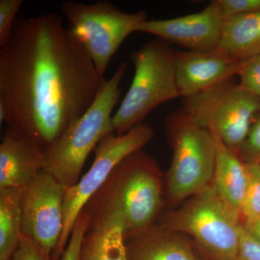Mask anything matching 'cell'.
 Returning <instances> with one entry per match:
<instances>
[{"mask_svg": "<svg viewBox=\"0 0 260 260\" xmlns=\"http://www.w3.org/2000/svg\"><path fill=\"white\" fill-rule=\"evenodd\" d=\"M106 81L56 13L16 19L0 49L5 123L44 152L86 112Z\"/></svg>", "mask_w": 260, "mask_h": 260, "instance_id": "1", "label": "cell"}, {"mask_svg": "<svg viewBox=\"0 0 260 260\" xmlns=\"http://www.w3.org/2000/svg\"><path fill=\"white\" fill-rule=\"evenodd\" d=\"M164 196L161 170L155 159L141 149L116 166L85 206L120 211L126 239L156 223L164 207Z\"/></svg>", "mask_w": 260, "mask_h": 260, "instance_id": "2", "label": "cell"}, {"mask_svg": "<svg viewBox=\"0 0 260 260\" xmlns=\"http://www.w3.org/2000/svg\"><path fill=\"white\" fill-rule=\"evenodd\" d=\"M127 67L126 61L119 65L86 112L73 121L56 143L46 150L47 165L44 171L67 188L79 181L89 154L95 150L101 140L114 133L113 109L120 98L121 80Z\"/></svg>", "mask_w": 260, "mask_h": 260, "instance_id": "3", "label": "cell"}, {"mask_svg": "<svg viewBox=\"0 0 260 260\" xmlns=\"http://www.w3.org/2000/svg\"><path fill=\"white\" fill-rule=\"evenodd\" d=\"M176 52L171 44L157 39L145 43L129 54L134 78L119 109L113 115L117 135L125 134L160 104L179 98L175 66Z\"/></svg>", "mask_w": 260, "mask_h": 260, "instance_id": "4", "label": "cell"}, {"mask_svg": "<svg viewBox=\"0 0 260 260\" xmlns=\"http://www.w3.org/2000/svg\"><path fill=\"white\" fill-rule=\"evenodd\" d=\"M158 224L188 235L209 260L237 259L242 220L212 184L164 215Z\"/></svg>", "mask_w": 260, "mask_h": 260, "instance_id": "5", "label": "cell"}, {"mask_svg": "<svg viewBox=\"0 0 260 260\" xmlns=\"http://www.w3.org/2000/svg\"><path fill=\"white\" fill-rule=\"evenodd\" d=\"M166 131L173 150L166 190L169 204L176 205L212 184L216 141L210 132L196 125L181 109L167 116Z\"/></svg>", "mask_w": 260, "mask_h": 260, "instance_id": "6", "label": "cell"}, {"mask_svg": "<svg viewBox=\"0 0 260 260\" xmlns=\"http://www.w3.org/2000/svg\"><path fill=\"white\" fill-rule=\"evenodd\" d=\"M181 109L196 125L208 130L239 155L253 119L260 113V99L233 78L185 98Z\"/></svg>", "mask_w": 260, "mask_h": 260, "instance_id": "7", "label": "cell"}, {"mask_svg": "<svg viewBox=\"0 0 260 260\" xmlns=\"http://www.w3.org/2000/svg\"><path fill=\"white\" fill-rule=\"evenodd\" d=\"M61 10L71 25L70 30L81 43L103 77L126 37L135 32L139 24L148 20L145 10L124 13L109 1L90 5L64 1L61 4Z\"/></svg>", "mask_w": 260, "mask_h": 260, "instance_id": "8", "label": "cell"}, {"mask_svg": "<svg viewBox=\"0 0 260 260\" xmlns=\"http://www.w3.org/2000/svg\"><path fill=\"white\" fill-rule=\"evenodd\" d=\"M153 137L151 126L141 123L125 134L109 133L101 140L94 150L95 158L91 167L76 184L67 188L64 201V232L54 260L61 259L78 217L105 184L116 166L130 154L143 149Z\"/></svg>", "mask_w": 260, "mask_h": 260, "instance_id": "9", "label": "cell"}, {"mask_svg": "<svg viewBox=\"0 0 260 260\" xmlns=\"http://www.w3.org/2000/svg\"><path fill=\"white\" fill-rule=\"evenodd\" d=\"M66 189L46 171L23 188V234L34 239L52 260L64 232Z\"/></svg>", "mask_w": 260, "mask_h": 260, "instance_id": "10", "label": "cell"}, {"mask_svg": "<svg viewBox=\"0 0 260 260\" xmlns=\"http://www.w3.org/2000/svg\"><path fill=\"white\" fill-rule=\"evenodd\" d=\"M224 18L216 2L193 14L164 20H147L135 32L152 34L169 44L187 51H208L218 49Z\"/></svg>", "mask_w": 260, "mask_h": 260, "instance_id": "11", "label": "cell"}, {"mask_svg": "<svg viewBox=\"0 0 260 260\" xmlns=\"http://www.w3.org/2000/svg\"><path fill=\"white\" fill-rule=\"evenodd\" d=\"M243 61L215 49L176 52V80L179 96L196 95L237 76Z\"/></svg>", "mask_w": 260, "mask_h": 260, "instance_id": "12", "label": "cell"}, {"mask_svg": "<svg viewBox=\"0 0 260 260\" xmlns=\"http://www.w3.org/2000/svg\"><path fill=\"white\" fill-rule=\"evenodd\" d=\"M83 210L89 223L80 260H127L125 223L120 211L88 206Z\"/></svg>", "mask_w": 260, "mask_h": 260, "instance_id": "13", "label": "cell"}, {"mask_svg": "<svg viewBox=\"0 0 260 260\" xmlns=\"http://www.w3.org/2000/svg\"><path fill=\"white\" fill-rule=\"evenodd\" d=\"M46 165L42 148L28 137L7 128L0 144V189L25 188Z\"/></svg>", "mask_w": 260, "mask_h": 260, "instance_id": "14", "label": "cell"}, {"mask_svg": "<svg viewBox=\"0 0 260 260\" xmlns=\"http://www.w3.org/2000/svg\"><path fill=\"white\" fill-rule=\"evenodd\" d=\"M127 260H199L184 234L155 223L126 239Z\"/></svg>", "mask_w": 260, "mask_h": 260, "instance_id": "15", "label": "cell"}, {"mask_svg": "<svg viewBox=\"0 0 260 260\" xmlns=\"http://www.w3.org/2000/svg\"><path fill=\"white\" fill-rule=\"evenodd\" d=\"M216 141V158L212 185L222 200L240 215L248 184L245 162L220 140Z\"/></svg>", "mask_w": 260, "mask_h": 260, "instance_id": "16", "label": "cell"}, {"mask_svg": "<svg viewBox=\"0 0 260 260\" xmlns=\"http://www.w3.org/2000/svg\"><path fill=\"white\" fill-rule=\"evenodd\" d=\"M218 49L239 61L260 54V11L224 19Z\"/></svg>", "mask_w": 260, "mask_h": 260, "instance_id": "17", "label": "cell"}, {"mask_svg": "<svg viewBox=\"0 0 260 260\" xmlns=\"http://www.w3.org/2000/svg\"><path fill=\"white\" fill-rule=\"evenodd\" d=\"M23 188L0 189V260H10L23 234Z\"/></svg>", "mask_w": 260, "mask_h": 260, "instance_id": "18", "label": "cell"}, {"mask_svg": "<svg viewBox=\"0 0 260 260\" xmlns=\"http://www.w3.org/2000/svg\"><path fill=\"white\" fill-rule=\"evenodd\" d=\"M248 184L241 210L242 225H248L260 218V165L246 164Z\"/></svg>", "mask_w": 260, "mask_h": 260, "instance_id": "19", "label": "cell"}, {"mask_svg": "<svg viewBox=\"0 0 260 260\" xmlns=\"http://www.w3.org/2000/svg\"><path fill=\"white\" fill-rule=\"evenodd\" d=\"M23 0H0V47H5L11 39L13 28Z\"/></svg>", "mask_w": 260, "mask_h": 260, "instance_id": "20", "label": "cell"}, {"mask_svg": "<svg viewBox=\"0 0 260 260\" xmlns=\"http://www.w3.org/2000/svg\"><path fill=\"white\" fill-rule=\"evenodd\" d=\"M237 76L244 90L260 99V54L243 61Z\"/></svg>", "mask_w": 260, "mask_h": 260, "instance_id": "21", "label": "cell"}, {"mask_svg": "<svg viewBox=\"0 0 260 260\" xmlns=\"http://www.w3.org/2000/svg\"><path fill=\"white\" fill-rule=\"evenodd\" d=\"M88 214L83 210L75 222L69 242L67 244L60 260H80L82 243L88 229Z\"/></svg>", "mask_w": 260, "mask_h": 260, "instance_id": "22", "label": "cell"}, {"mask_svg": "<svg viewBox=\"0 0 260 260\" xmlns=\"http://www.w3.org/2000/svg\"><path fill=\"white\" fill-rule=\"evenodd\" d=\"M239 156L246 164L260 165V115L251 124L245 141L239 150Z\"/></svg>", "mask_w": 260, "mask_h": 260, "instance_id": "23", "label": "cell"}, {"mask_svg": "<svg viewBox=\"0 0 260 260\" xmlns=\"http://www.w3.org/2000/svg\"><path fill=\"white\" fill-rule=\"evenodd\" d=\"M223 18L260 11V0H215Z\"/></svg>", "mask_w": 260, "mask_h": 260, "instance_id": "24", "label": "cell"}, {"mask_svg": "<svg viewBox=\"0 0 260 260\" xmlns=\"http://www.w3.org/2000/svg\"><path fill=\"white\" fill-rule=\"evenodd\" d=\"M10 260H52L34 239L22 234L18 248Z\"/></svg>", "mask_w": 260, "mask_h": 260, "instance_id": "25", "label": "cell"}, {"mask_svg": "<svg viewBox=\"0 0 260 260\" xmlns=\"http://www.w3.org/2000/svg\"><path fill=\"white\" fill-rule=\"evenodd\" d=\"M236 260H260V245L242 226L240 244Z\"/></svg>", "mask_w": 260, "mask_h": 260, "instance_id": "26", "label": "cell"}, {"mask_svg": "<svg viewBox=\"0 0 260 260\" xmlns=\"http://www.w3.org/2000/svg\"><path fill=\"white\" fill-rule=\"evenodd\" d=\"M246 232L250 234L251 237L260 245V218L256 221L248 225H242Z\"/></svg>", "mask_w": 260, "mask_h": 260, "instance_id": "27", "label": "cell"}]
</instances>
